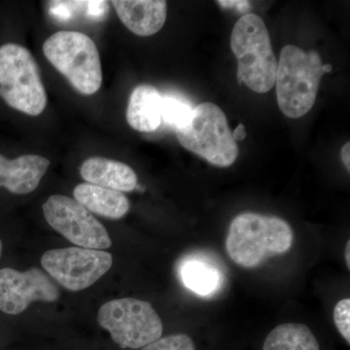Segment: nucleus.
I'll return each instance as SVG.
<instances>
[{
    "mask_svg": "<svg viewBox=\"0 0 350 350\" xmlns=\"http://www.w3.org/2000/svg\"><path fill=\"white\" fill-rule=\"evenodd\" d=\"M121 22L138 36L160 31L167 20V3L163 0H113Z\"/></svg>",
    "mask_w": 350,
    "mask_h": 350,
    "instance_id": "12",
    "label": "nucleus"
},
{
    "mask_svg": "<svg viewBox=\"0 0 350 350\" xmlns=\"http://www.w3.org/2000/svg\"><path fill=\"white\" fill-rule=\"evenodd\" d=\"M0 96L9 107L31 116H38L47 105L38 64L19 44L0 47Z\"/></svg>",
    "mask_w": 350,
    "mask_h": 350,
    "instance_id": "5",
    "label": "nucleus"
},
{
    "mask_svg": "<svg viewBox=\"0 0 350 350\" xmlns=\"http://www.w3.org/2000/svg\"><path fill=\"white\" fill-rule=\"evenodd\" d=\"M293 241V230L286 221L276 216L245 213L232 221L226 250L239 266L252 269L269 258L284 254Z\"/></svg>",
    "mask_w": 350,
    "mask_h": 350,
    "instance_id": "1",
    "label": "nucleus"
},
{
    "mask_svg": "<svg viewBox=\"0 0 350 350\" xmlns=\"http://www.w3.org/2000/svg\"><path fill=\"white\" fill-rule=\"evenodd\" d=\"M231 48L238 61L237 79L258 94L268 93L275 84L276 62L264 21L253 13L244 14L234 25Z\"/></svg>",
    "mask_w": 350,
    "mask_h": 350,
    "instance_id": "2",
    "label": "nucleus"
},
{
    "mask_svg": "<svg viewBox=\"0 0 350 350\" xmlns=\"http://www.w3.org/2000/svg\"><path fill=\"white\" fill-rule=\"evenodd\" d=\"M322 69H323L324 73L331 72L332 66L331 64H323V66H322Z\"/></svg>",
    "mask_w": 350,
    "mask_h": 350,
    "instance_id": "27",
    "label": "nucleus"
},
{
    "mask_svg": "<svg viewBox=\"0 0 350 350\" xmlns=\"http://www.w3.org/2000/svg\"><path fill=\"white\" fill-rule=\"evenodd\" d=\"M232 135L236 142H239V140H243L246 137V131L243 124H239L238 128L232 131Z\"/></svg>",
    "mask_w": 350,
    "mask_h": 350,
    "instance_id": "25",
    "label": "nucleus"
},
{
    "mask_svg": "<svg viewBox=\"0 0 350 350\" xmlns=\"http://www.w3.org/2000/svg\"><path fill=\"white\" fill-rule=\"evenodd\" d=\"M98 321L122 349H142L162 338L163 323L148 301L117 299L101 306Z\"/></svg>",
    "mask_w": 350,
    "mask_h": 350,
    "instance_id": "7",
    "label": "nucleus"
},
{
    "mask_svg": "<svg viewBox=\"0 0 350 350\" xmlns=\"http://www.w3.org/2000/svg\"><path fill=\"white\" fill-rule=\"evenodd\" d=\"M83 4L87 8V14L93 19H101L107 13V1H83Z\"/></svg>",
    "mask_w": 350,
    "mask_h": 350,
    "instance_id": "21",
    "label": "nucleus"
},
{
    "mask_svg": "<svg viewBox=\"0 0 350 350\" xmlns=\"http://www.w3.org/2000/svg\"><path fill=\"white\" fill-rule=\"evenodd\" d=\"M48 224L71 243L89 250H103L112 241L105 226L75 199L51 196L42 206Z\"/></svg>",
    "mask_w": 350,
    "mask_h": 350,
    "instance_id": "8",
    "label": "nucleus"
},
{
    "mask_svg": "<svg viewBox=\"0 0 350 350\" xmlns=\"http://www.w3.org/2000/svg\"><path fill=\"white\" fill-rule=\"evenodd\" d=\"M73 196L90 213L103 217L120 219L130 211L128 198L123 193L111 189L82 183L76 186Z\"/></svg>",
    "mask_w": 350,
    "mask_h": 350,
    "instance_id": "16",
    "label": "nucleus"
},
{
    "mask_svg": "<svg viewBox=\"0 0 350 350\" xmlns=\"http://www.w3.org/2000/svg\"><path fill=\"white\" fill-rule=\"evenodd\" d=\"M262 350H319V344L305 324L285 323L269 334Z\"/></svg>",
    "mask_w": 350,
    "mask_h": 350,
    "instance_id": "17",
    "label": "nucleus"
},
{
    "mask_svg": "<svg viewBox=\"0 0 350 350\" xmlns=\"http://www.w3.org/2000/svg\"><path fill=\"white\" fill-rule=\"evenodd\" d=\"M41 264L62 286L77 292L92 286L109 271L112 256L103 250L59 248L44 253Z\"/></svg>",
    "mask_w": 350,
    "mask_h": 350,
    "instance_id": "9",
    "label": "nucleus"
},
{
    "mask_svg": "<svg viewBox=\"0 0 350 350\" xmlns=\"http://www.w3.org/2000/svg\"><path fill=\"white\" fill-rule=\"evenodd\" d=\"M193 110L190 103L175 96H163L162 121L175 131L186 128L192 118Z\"/></svg>",
    "mask_w": 350,
    "mask_h": 350,
    "instance_id": "18",
    "label": "nucleus"
},
{
    "mask_svg": "<svg viewBox=\"0 0 350 350\" xmlns=\"http://www.w3.org/2000/svg\"><path fill=\"white\" fill-rule=\"evenodd\" d=\"M163 96L151 85H139L133 89L126 108V121L131 128L151 133L162 124Z\"/></svg>",
    "mask_w": 350,
    "mask_h": 350,
    "instance_id": "15",
    "label": "nucleus"
},
{
    "mask_svg": "<svg viewBox=\"0 0 350 350\" xmlns=\"http://www.w3.org/2000/svg\"><path fill=\"white\" fill-rule=\"evenodd\" d=\"M340 156H342V162H344L345 167H347V170H350V144L349 142H347L344 145V147L342 148V151H340Z\"/></svg>",
    "mask_w": 350,
    "mask_h": 350,
    "instance_id": "24",
    "label": "nucleus"
},
{
    "mask_svg": "<svg viewBox=\"0 0 350 350\" xmlns=\"http://www.w3.org/2000/svg\"><path fill=\"white\" fill-rule=\"evenodd\" d=\"M334 321L340 335L350 342V300L349 298L338 301L334 310Z\"/></svg>",
    "mask_w": 350,
    "mask_h": 350,
    "instance_id": "20",
    "label": "nucleus"
},
{
    "mask_svg": "<svg viewBox=\"0 0 350 350\" xmlns=\"http://www.w3.org/2000/svg\"><path fill=\"white\" fill-rule=\"evenodd\" d=\"M50 12L57 19L68 20L71 17L69 1H51Z\"/></svg>",
    "mask_w": 350,
    "mask_h": 350,
    "instance_id": "22",
    "label": "nucleus"
},
{
    "mask_svg": "<svg viewBox=\"0 0 350 350\" xmlns=\"http://www.w3.org/2000/svg\"><path fill=\"white\" fill-rule=\"evenodd\" d=\"M140 350H196L192 338L185 334H176L160 338Z\"/></svg>",
    "mask_w": 350,
    "mask_h": 350,
    "instance_id": "19",
    "label": "nucleus"
},
{
    "mask_svg": "<svg viewBox=\"0 0 350 350\" xmlns=\"http://www.w3.org/2000/svg\"><path fill=\"white\" fill-rule=\"evenodd\" d=\"M59 297V289L39 269L25 273L9 268L0 269V310L7 314H20L33 301L53 303Z\"/></svg>",
    "mask_w": 350,
    "mask_h": 350,
    "instance_id": "10",
    "label": "nucleus"
},
{
    "mask_svg": "<svg viewBox=\"0 0 350 350\" xmlns=\"http://www.w3.org/2000/svg\"><path fill=\"white\" fill-rule=\"evenodd\" d=\"M345 262H347V268L350 269V241H347L345 246Z\"/></svg>",
    "mask_w": 350,
    "mask_h": 350,
    "instance_id": "26",
    "label": "nucleus"
},
{
    "mask_svg": "<svg viewBox=\"0 0 350 350\" xmlns=\"http://www.w3.org/2000/svg\"><path fill=\"white\" fill-rule=\"evenodd\" d=\"M321 57L315 51L286 45L280 53L276 70V98L285 116L298 119L310 111L323 77Z\"/></svg>",
    "mask_w": 350,
    "mask_h": 350,
    "instance_id": "3",
    "label": "nucleus"
},
{
    "mask_svg": "<svg viewBox=\"0 0 350 350\" xmlns=\"http://www.w3.org/2000/svg\"><path fill=\"white\" fill-rule=\"evenodd\" d=\"M80 174L89 184L118 192H131L137 186V174L131 167L100 157L87 159L80 167Z\"/></svg>",
    "mask_w": 350,
    "mask_h": 350,
    "instance_id": "14",
    "label": "nucleus"
},
{
    "mask_svg": "<svg viewBox=\"0 0 350 350\" xmlns=\"http://www.w3.org/2000/svg\"><path fill=\"white\" fill-rule=\"evenodd\" d=\"M175 133L184 148L217 167H230L238 158L239 146L227 117L214 103H200L194 107L189 125Z\"/></svg>",
    "mask_w": 350,
    "mask_h": 350,
    "instance_id": "6",
    "label": "nucleus"
},
{
    "mask_svg": "<svg viewBox=\"0 0 350 350\" xmlns=\"http://www.w3.org/2000/svg\"><path fill=\"white\" fill-rule=\"evenodd\" d=\"M1 253H2V241H0V258H1Z\"/></svg>",
    "mask_w": 350,
    "mask_h": 350,
    "instance_id": "28",
    "label": "nucleus"
},
{
    "mask_svg": "<svg viewBox=\"0 0 350 350\" xmlns=\"http://www.w3.org/2000/svg\"><path fill=\"white\" fill-rule=\"evenodd\" d=\"M50 64L62 73L80 94L91 96L103 82L100 53L86 34L77 31H59L43 45Z\"/></svg>",
    "mask_w": 350,
    "mask_h": 350,
    "instance_id": "4",
    "label": "nucleus"
},
{
    "mask_svg": "<svg viewBox=\"0 0 350 350\" xmlns=\"http://www.w3.org/2000/svg\"><path fill=\"white\" fill-rule=\"evenodd\" d=\"M219 5L224 7V8H234L238 9L239 12H247L248 9L250 8V2L248 1H217Z\"/></svg>",
    "mask_w": 350,
    "mask_h": 350,
    "instance_id": "23",
    "label": "nucleus"
},
{
    "mask_svg": "<svg viewBox=\"0 0 350 350\" xmlns=\"http://www.w3.org/2000/svg\"><path fill=\"white\" fill-rule=\"evenodd\" d=\"M182 284L202 298H213L222 292L227 276L220 260L206 251H196L178 264Z\"/></svg>",
    "mask_w": 350,
    "mask_h": 350,
    "instance_id": "11",
    "label": "nucleus"
},
{
    "mask_svg": "<svg viewBox=\"0 0 350 350\" xmlns=\"http://www.w3.org/2000/svg\"><path fill=\"white\" fill-rule=\"evenodd\" d=\"M50 161L38 155H23L8 160L0 155V187L13 194L25 195L38 187Z\"/></svg>",
    "mask_w": 350,
    "mask_h": 350,
    "instance_id": "13",
    "label": "nucleus"
}]
</instances>
